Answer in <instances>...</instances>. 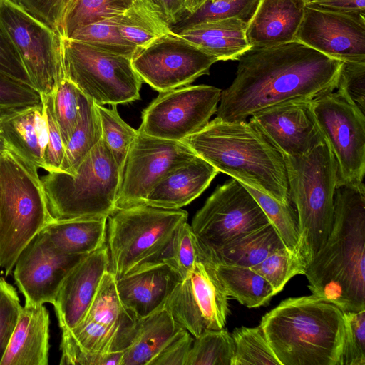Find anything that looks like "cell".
<instances>
[{
    "instance_id": "cell-33",
    "label": "cell",
    "mask_w": 365,
    "mask_h": 365,
    "mask_svg": "<svg viewBox=\"0 0 365 365\" xmlns=\"http://www.w3.org/2000/svg\"><path fill=\"white\" fill-rule=\"evenodd\" d=\"M161 261L173 268L182 280L197 262H212L187 221L177 228Z\"/></svg>"
},
{
    "instance_id": "cell-2",
    "label": "cell",
    "mask_w": 365,
    "mask_h": 365,
    "mask_svg": "<svg viewBox=\"0 0 365 365\" xmlns=\"http://www.w3.org/2000/svg\"><path fill=\"white\" fill-rule=\"evenodd\" d=\"M312 294L343 312L365 309V186L341 185L331 231L307 267Z\"/></svg>"
},
{
    "instance_id": "cell-48",
    "label": "cell",
    "mask_w": 365,
    "mask_h": 365,
    "mask_svg": "<svg viewBox=\"0 0 365 365\" xmlns=\"http://www.w3.org/2000/svg\"><path fill=\"white\" fill-rule=\"evenodd\" d=\"M59 33L64 0H10Z\"/></svg>"
},
{
    "instance_id": "cell-20",
    "label": "cell",
    "mask_w": 365,
    "mask_h": 365,
    "mask_svg": "<svg viewBox=\"0 0 365 365\" xmlns=\"http://www.w3.org/2000/svg\"><path fill=\"white\" fill-rule=\"evenodd\" d=\"M109 269V252L105 244L83 257L68 272L53 304L62 331L73 328L83 319Z\"/></svg>"
},
{
    "instance_id": "cell-50",
    "label": "cell",
    "mask_w": 365,
    "mask_h": 365,
    "mask_svg": "<svg viewBox=\"0 0 365 365\" xmlns=\"http://www.w3.org/2000/svg\"><path fill=\"white\" fill-rule=\"evenodd\" d=\"M0 73L32 86L20 56L1 22Z\"/></svg>"
},
{
    "instance_id": "cell-53",
    "label": "cell",
    "mask_w": 365,
    "mask_h": 365,
    "mask_svg": "<svg viewBox=\"0 0 365 365\" xmlns=\"http://www.w3.org/2000/svg\"><path fill=\"white\" fill-rule=\"evenodd\" d=\"M76 1V0H64L62 19H63V17L64 16L65 14L68 11V9L71 7V6L73 4V3ZM61 21H62V20H61Z\"/></svg>"
},
{
    "instance_id": "cell-27",
    "label": "cell",
    "mask_w": 365,
    "mask_h": 365,
    "mask_svg": "<svg viewBox=\"0 0 365 365\" xmlns=\"http://www.w3.org/2000/svg\"><path fill=\"white\" fill-rule=\"evenodd\" d=\"M108 217L54 220L42 230L53 246L69 255H87L103 246Z\"/></svg>"
},
{
    "instance_id": "cell-13",
    "label": "cell",
    "mask_w": 365,
    "mask_h": 365,
    "mask_svg": "<svg viewBox=\"0 0 365 365\" xmlns=\"http://www.w3.org/2000/svg\"><path fill=\"white\" fill-rule=\"evenodd\" d=\"M221 91L212 86L187 85L160 92L143 110L138 130L155 138L182 141L209 123Z\"/></svg>"
},
{
    "instance_id": "cell-56",
    "label": "cell",
    "mask_w": 365,
    "mask_h": 365,
    "mask_svg": "<svg viewBox=\"0 0 365 365\" xmlns=\"http://www.w3.org/2000/svg\"><path fill=\"white\" fill-rule=\"evenodd\" d=\"M303 1H304L306 3H307V2H309V1H310L312 0H303Z\"/></svg>"
},
{
    "instance_id": "cell-23",
    "label": "cell",
    "mask_w": 365,
    "mask_h": 365,
    "mask_svg": "<svg viewBox=\"0 0 365 365\" xmlns=\"http://www.w3.org/2000/svg\"><path fill=\"white\" fill-rule=\"evenodd\" d=\"M0 130L9 150L36 168H43L48 125L42 103L1 112Z\"/></svg>"
},
{
    "instance_id": "cell-29",
    "label": "cell",
    "mask_w": 365,
    "mask_h": 365,
    "mask_svg": "<svg viewBox=\"0 0 365 365\" xmlns=\"http://www.w3.org/2000/svg\"><path fill=\"white\" fill-rule=\"evenodd\" d=\"M284 247L274 226L269 223L242 235L210 255L214 264H226L252 267L272 252Z\"/></svg>"
},
{
    "instance_id": "cell-31",
    "label": "cell",
    "mask_w": 365,
    "mask_h": 365,
    "mask_svg": "<svg viewBox=\"0 0 365 365\" xmlns=\"http://www.w3.org/2000/svg\"><path fill=\"white\" fill-rule=\"evenodd\" d=\"M215 269L226 294L248 308L263 306L276 294L270 284L250 267L215 264Z\"/></svg>"
},
{
    "instance_id": "cell-47",
    "label": "cell",
    "mask_w": 365,
    "mask_h": 365,
    "mask_svg": "<svg viewBox=\"0 0 365 365\" xmlns=\"http://www.w3.org/2000/svg\"><path fill=\"white\" fill-rule=\"evenodd\" d=\"M337 88L365 111V62H343Z\"/></svg>"
},
{
    "instance_id": "cell-4",
    "label": "cell",
    "mask_w": 365,
    "mask_h": 365,
    "mask_svg": "<svg viewBox=\"0 0 365 365\" xmlns=\"http://www.w3.org/2000/svg\"><path fill=\"white\" fill-rule=\"evenodd\" d=\"M259 325L281 365H340L344 314L329 302L312 294L287 298Z\"/></svg>"
},
{
    "instance_id": "cell-43",
    "label": "cell",
    "mask_w": 365,
    "mask_h": 365,
    "mask_svg": "<svg viewBox=\"0 0 365 365\" xmlns=\"http://www.w3.org/2000/svg\"><path fill=\"white\" fill-rule=\"evenodd\" d=\"M343 314L344 335L340 365H365V309L343 312Z\"/></svg>"
},
{
    "instance_id": "cell-1",
    "label": "cell",
    "mask_w": 365,
    "mask_h": 365,
    "mask_svg": "<svg viewBox=\"0 0 365 365\" xmlns=\"http://www.w3.org/2000/svg\"><path fill=\"white\" fill-rule=\"evenodd\" d=\"M237 60L235 78L221 91L215 113L222 121H245L282 102L333 91L343 64L297 40L250 48Z\"/></svg>"
},
{
    "instance_id": "cell-10",
    "label": "cell",
    "mask_w": 365,
    "mask_h": 365,
    "mask_svg": "<svg viewBox=\"0 0 365 365\" xmlns=\"http://www.w3.org/2000/svg\"><path fill=\"white\" fill-rule=\"evenodd\" d=\"M312 100L317 125L337 163V186L359 185L365 174V115L341 88Z\"/></svg>"
},
{
    "instance_id": "cell-5",
    "label": "cell",
    "mask_w": 365,
    "mask_h": 365,
    "mask_svg": "<svg viewBox=\"0 0 365 365\" xmlns=\"http://www.w3.org/2000/svg\"><path fill=\"white\" fill-rule=\"evenodd\" d=\"M283 156L289 199L298 219L297 252L308 266L332 229L337 163L326 140L304 154Z\"/></svg>"
},
{
    "instance_id": "cell-26",
    "label": "cell",
    "mask_w": 365,
    "mask_h": 365,
    "mask_svg": "<svg viewBox=\"0 0 365 365\" xmlns=\"http://www.w3.org/2000/svg\"><path fill=\"white\" fill-rule=\"evenodd\" d=\"M248 23L239 18L197 23L173 30L218 61L237 60L251 48L246 36Z\"/></svg>"
},
{
    "instance_id": "cell-25",
    "label": "cell",
    "mask_w": 365,
    "mask_h": 365,
    "mask_svg": "<svg viewBox=\"0 0 365 365\" xmlns=\"http://www.w3.org/2000/svg\"><path fill=\"white\" fill-rule=\"evenodd\" d=\"M218 170L198 155L161 179L147 195L144 205L180 209L199 197Z\"/></svg>"
},
{
    "instance_id": "cell-12",
    "label": "cell",
    "mask_w": 365,
    "mask_h": 365,
    "mask_svg": "<svg viewBox=\"0 0 365 365\" xmlns=\"http://www.w3.org/2000/svg\"><path fill=\"white\" fill-rule=\"evenodd\" d=\"M270 222L245 185L232 178L219 185L194 216L191 227L210 255Z\"/></svg>"
},
{
    "instance_id": "cell-7",
    "label": "cell",
    "mask_w": 365,
    "mask_h": 365,
    "mask_svg": "<svg viewBox=\"0 0 365 365\" xmlns=\"http://www.w3.org/2000/svg\"><path fill=\"white\" fill-rule=\"evenodd\" d=\"M120 177L115 160L101 138L73 175L49 171L42 178L53 218L108 217L117 210Z\"/></svg>"
},
{
    "instance_id": "cell-15",
    "label": "cell",
    "mask_w": 365,
    "mask_h": 365,
    "mask_svg": "<svg viewBox=\"0 0 365 365\" xmlns=\"http://www.w3.org/2000/svg\"><path fill=\"white\" fill-rule=\"evenodd\" d=\"M217 61L173 31L138 48L131 58L132 66L143 82L159 93L187 86L209 74Z\"/></svg>"
},
{
    "instance_id": "cell-37",
    "label": "cell",
    "mask_w": 365,
    "mask_h": 365,
    "mask_svg": "<svg viewBox=\"0 0 365 365\" xmlns=\"http://www.w3.org/2000/svg\"><path fill=\"white\" fill-rule=\"evenodd\" d=\"M234 352L233 338L226 329H206L194 339L186 365H231Z\"/></svg>"
},
{
    "instance_id": "cell-14",
    "label": "cell",
    "mask_w": 365,
    "mask_h": 365,
    "mask_svg": "<svg viewBox=\"0 0 365 365\" xmlns=\"http://www.w3.org/2000/svg\"><path fill=\"white\" fill-rule=\"evenodd\" d=\"M196 155L183 141L158 138L138 130L121 172L117 210L144 205L161 179Z\"/></svg>"
},
{
    "instance_id": "cell-24",
    "label": "cell",
    "mask_w": 365,
    "mask_h": 365,
    "mask_svg": "<svg viewBox=\"0 0 365 365\" xmlns=\"http://www.w3.org/2000/svg\"><path fill=\"white\" fill-rule=\"evenodd\" d=\"M305 6L303 0H260L246 29L251 48L294 41Z\"/></svg>"
},
{
    "instance_id": "cell-30",
    "label": "cell",
    "mask_w": 365,
    "mask_h": 365,
    "mask_svg": "<svg viewBox=\"0 0 365 365\" xmlns=\"http://www.w3.org/2000/svg\"><path fill=\"white\" fill-rule=\"evenodd\" d=\"M118 30L137 49L173 31L160 6L153 0H134L120 15Z\"/></svg>"
},
{
    "instance_id": "cell-46",
    "label": "cell",
    "mask_w": 365,
    "mask_h": 365,
    "mask_svg": "<svg viewBox=\"0 0 365 365\" xmlns=\"http://www.w3.org/2000/svg\"><path fill=\"white\" fill-rule=\"evenodd\" d=\"M47 125L48 143L43 153V169L59 171L65 150L61 132L55 117L53 106V94L41 96Z\"/></svg>"
},
{
    "instance_id": "cell-38",
    "label": "cell",
    "mask_w": 365,
    "mask_h": 365,
    "mask_svg": "<svg viewBox=\"0 0 365 365\" xmlns=\"http://www.w3.org/2000/svg\"><path fill=\"white\" fill-rule=\"evenodd\" d=\"M245 187L274 226L284 247L291 252H297L299 242L298 219L290 202L282 203L256 189L247 185Z\"/></svg>"
},
{
    "instance_id": "cell-45",
    "label": "cell",
    "mask_w": 365,
    "mask_h": 365,
    "mask_svg": "<svg viewBox=\"0 0 365 365\" xmlns=\"http://www.w3.org/2000/svg\"><path fill=\"white\" fill-rule=\"evenodd\" d=\"M21 309L16 289L0 277V362L16 327Z\"/></svg>"
},
{
    "instance_id": "cell-18",
    "label": "cell",
    "mask_w": 365,
    "mask_h": 365,
    "mask_svg": "<svg viewBox=\"0 0 365 365\" xmlns=\"http://www.w3.org/2000/svg\"><path fill=\"white\" fill-rule=\"evenodd\" d=\"M294 40L342 62H365V17L306 5Z\"/></svg>"
},
{
    "instance_id": "cell-41",
    "label": "cell",
    "mask_w": 365,
    "mask_h": 365,
    "mask_svg": "<svg viewBox=\"0 0 365 365\" xmlns=\"http://www.w3.org/2000/svg\"><path fill=\"white\" fill-rule=\"evenodd\" d=\"M84 94L66 76L53 93V106L64 146L77 125Z\"/></svg>"
},
{
    "instance_id": "cell-42",
    "label": "cell",
    "mask_w": 365,
    "mask_h": 365,
    "mask_svg": "<svg viewBox=\"0 0 365 365\" xmlns=\"http://www.w3.org/2000/svg\"><path fill=\"white\" fill-rule=\"evenodd\" d=\"M260 0H215L207 1L197 11L185 15L177 29L200 22L239 18L247 23L253 16ZM175 30V29H173Z\"/></svg>"
},
{
    "instance_id": "cell-9",
    "label": "cell",
    "mask_w": 365,
    "mask_h": 365,
    "mask_svg": "<svg viewBox=\"0 0 365 365\" xmlns=\"http://www.w3.org/2000/svg\"><path fill=\"white\" fill-rule=\"evenodd\" d=\"M66 76L95 103L118 105L138 100L143 81L131 58L61 36Z\"/></svg>"
},
{
    "instance_id": "cell-51",
    "label": "cell",
    "mask_w": 365,
    "mask_h": 365,
    "mask_svg": "<svg viewBox=\"0 0 365 365\" xmlns=\"http://www.w3.org/2000/svg\"><path fill=\"white\" fill-rule=\"evenodd\" d=\"M306 5L319 10L365 17V0H312Z\"/></svg>"
},
{
    "instance_id": "cell-21",
    "label": "cell",
    "mask_w": 365,
    "mask_h": 365,
    "mask_svg": "<svg viewBox=\"0 0 365 365\" xmlns=\"http://www.w3.org/2000/svg\"><path fill=\"white\" fill-rule=\"evenodd\" d=\"M181 280L173 268L160 261L117 279L116 287L123 305L140 319L163 308Z\"/></svg>"
},
{
    "instance_id": "cell-28",
    "label": "cell",
    "mask_w": 365,
    "mask_h": 365,
    "mask_svg": "<svg viewBox=\"0 0 365 365\" xmlns=\"http://www.w3.org/2000/svg\"><path fill=\"white\" fill-rule=\"evenodd\" d=\"M181 328L165 307L140 319L132 343L123 351L121 365H150Z\"/></svg>"
},
{
    "instance_id": "cell-3",
    "label": "cell",
    "mask_w": 365,
    "mask_h": 365,
    "mask_svg": "<svg viewBox=\"0 0 365 365\" xmlns=\"http://www.w3.org/2000/svg\"><path fill=\"white\" fill-rule=\"evenodd\" d=\"M182 141L218 172L280 202H290L283 155L250 121L215 118Z\"/></svg>"
},
{
    "instance_id": "cell-11",
    "label": "cell",
    "mask_w": 365,
    "mask_h": 365,
    "mask_svg": "<svg viewBox=\"0 0 365 365\" xmlns=\"http://www.w3.org/2000/svg\"><path fill=\"white\" fill-rule=\"evenodd\" d=\"M0 22L33 87L41 96L53 94L66 76L60 34L10 0H4L0 8Z\"/></svg>"
},
{
    "instance_id": "cell-49",
    "label": "cell",
    "mask_w": 365,
    "mask_h": 365,
    "mask_svg": "<svg viewBox=\"0 0 365 365\" xmlns=\"http://www.w3.org/2000/svg\"><path fill=\"white\" fill-rule=\"evenodd\" d=\"M194 339L181 328L166 344L150 365H186Z\"/></svg>"
},
{
    "instance_id": "cell-34",
    "label": "cell",
    "mask_w": 365,
    "mask_h": 365,
    "mask_svg": "<svg viewBox=\"0 0 365 365\" xmlns=\"http://www.w3.org/2000/svg\"><path fill=\"white\" fill-rule=\"evenodd\" d=\"M134 0H76L63 17L59 34L68 38L76 29L123 14Z\"/></svg>"
},
{
    "instance_id": "cell-32",
    "label": "cell",
    "mask_w": 365,
    "mask_h": 365,
    "mask_svg": "<svg viewBox=\"0 0 365 365\" xmlns=\"http://www.w3.org/2000/svg\"><path fill=\"white\" fill-rule=\"evenodd\" d=\"M101 138V125L95 103L84 95L80 117L65 146L59 171L73 175L82 160Z\"/></svg>"
},
{
    "instance_id": "cell-52",
    "label": "cell",
    "mask_w": 365,
    "mask_h": 365,
    "mask_svg": "<svg viewBox=\"0 0 365 365\" xmlns=\"http://www.w3.org/2000/svg\"><path fill=\"white\" fill-rule=\"evenodd\" d=\"M1 113L0 111V118H1ZM9 150L8 145L4 140L3 135H1V130H0V155L4 153L6 151Z\"/></svg>"
},
{
    "instance_id": "cell-16",
    "label": "cell",
    "mask_w": 365,
    "mask_h": 365,
    "mask_svg": "<svg viewBox=\"0 0 365 365\" xmlns=\"http://www.w3.org/2000/svg\"><path fill=\"white\" fill-rule=\"evenodd\" d=\"M225 292L212 262H199L175 287L165 308L195 338L205 330L223 329L229 312Z\"/></svg>"
},
{
    "instance_id": "cell-8",
    "label": "cell",
    "mask_w": 365,
    "mask_h": 365,
    "mask_svg": "<svg viewBox=\"0 0 365 365\" xmlns=\"http://www.w3.org/2000/svg\"><path fill=\"white\" fill-rule=\"evenodd\" d=\"M187 212L147 205L118 209L108 217L110 270L117 279L160 262Z\"/></svg>"
},
{
    "instance_id": "cell-55",
    "label": "cell",
    "mask_w": 365,
    "mask_h": 365,
    "mask_svg": "<svg viewBox=\"0 0 365 365\" xmlns=\"http://www.w3.org/2000/svg\"><path fill=\"white\" fill-rule=\"evenodd\" d=\"M4 1V0H0V8H1V5L3 4Z\"/></svg>"
},
{
    "instance_id": "cell-39",
    "label": "cell",
    "mask_w": 365,
    "mask_h": 365,
    "mask_svg": "<svg viewBox=\"0 0 365 365\" xmlns=\"http://www.w3.org/2000/svg\"><path fill=\"white\" fill-rule=\"evenodd\" d=\"M116 106L112 105L111 108H107L95 103L101 125L102 139L109 148L121 174L138 130L130 127L120 118Z\"/></svg>"
},
{
    "instance_id": "cell-35",
    "label": "cell",
    "mask_w": 365,
    "mask_h": 365,
    "mask_svg": "<svg viewBox=\"0 0 365 365\" xmlns=\"http://www.w3.org/2000/svg\"><path fill=\"white\" fill-rule=\"evenodd\" d=\"M120 15L83 26L75 30L68 38L83 42L113 53L132 58L137 48L120 35L118 30Z\"/></svg>"
},
{
    "instance_id": "cell-36",
    "label": "cell",
    "mask_w": 365,
    "mask_h": 365,
    "mask_svg": "<svg viewBox=\"0 0 365 365\" xmlns=\"http://www.w3.org/2000/svg\"><path fill=\"white\" fill-rule=\"evenodd\" d=\"M231 334L235 343L231 365H281L260 325L237 327Z\"/></svg>"
},
{
    "instance_id": "cell-17",
    "label": "cell",
    "mask_w": 365,
    "mask_h": 365,
    "mask_svg": "<svg viewBox=\"0 0 365 365\" xmlns=\"http://www.w3.org/2000/svg\"><path fill=\"white\" fill-rule=\"evenodd\" d=\"M85 256L58 252L40 231L21 252L14 267V281L24 304H53L63 279Z\"/></svg>"
},
{
    "instance_id": "cell-6",
    "label": "cell",
    "mask_w": 365,
    "mask_h": 365,
    "mask_svg": "<svg viewBox=\"0 0 365 365\" xmlns=\"http://www.w3.org/2000/svg\"><path fill=\"white\" fill-rule=\"evenodd\" d=\"M37 169L9 150L0 155V267L6 275L27 244L54 220Z\"/></svg>"
},
{
    "instance_id": "cell-19",
    "label": "cell",
    "mask_w": 365,
    "mask_h": 365,
    "mask_svg": "<svg viewBox=\"0 0 365 365\" xmlns=\"http://www.w3.org/2000/svg\"><path fill=\"white\" fill-rule=\"evenodd\" d=\"M311 101H284L254 114L249 121L283 155H302L325 141L316 122Z\"/></svg>"
},
{
    "instance_id": "cell-22",
    "label": "cell",
    "mask_w": 365,
    "mask_h": 365,
    "mask_svg": "<svg viewBox=\"0 0 365 365\" xmlns=\"http://www.w3.org/2000/svg\"><path fill=\"white\" fill-rule=\"evenodd\" d=\"M49 326V312L43 304L21 307L0 365H47Z\"/></svg>"
},
{
    "instance_id": "cell-54",
    "label": "cell",
    "mask_w": 365,
    "mask_h": 365,
    "mask_svg": "<svg viewBox=\"0 0 365 365\" xmlns=\"http://www.w3.org/2000/svg\"><path fill=\"white\" fill-rule=\"evenodd\" d=\"M153 1H155L158 5L160 6L159 0H153Z\"/></svg>"
},
{
    "instance_id": "cell-44",
    "label": "cell",
    "mask_w": 365,
    "mask_h": 365,
    "mask_svg": "<svg viewBox=\"0 0 365 365\" xmlns=\"http://www.w3.org/2000/svg\"><path fill=\"white\" fill-rule=\"evenodd\" d=\"M42 103L41 94L31 85L0 73V111L20 109Z\"/></svg>"
},
{
    "instance_id": "cell-40",
    "label": "cell",
    "mask_w": 365,
    "mask_h": 365,
    "mask_svg": "<svg viewBox=\"0 0 365 365\" xmlns=\"http://www.w3.org/2000/svg\"><path fill=\"white\" fill-rule=\"evenodd\" d=\"M307 267L306 263L297 252H291L283 247L272 252L251 269L264 277L277 294L283 289L292 277L297 274H304Z\"/></svg>"
}]
</instances>
